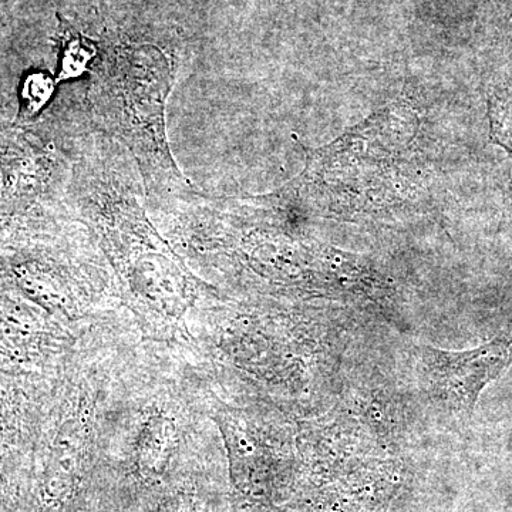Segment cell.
I'll return each instance as SVG.
<instances>
[{
  "instance_id": "obj_1",
  "label": "cell",
  "mask_w": 512,
  "mask_h": 512,
  "mask_svg": "<svg viewBox=\"0 0 512 512\" xmlns=\"http://www.w3.org/2000/svg\"><path fill=\"white\" fill-rule=\"evenodd\" d=\"M175 73L173 59L156 46H117L94 72L90 99L104 133L136 158L147 191L185 202L197 192L178 171L165 133Z\"/></svg>"
},
{
  "instance_id": "obj_2",
  "label": "cell",
  "mask_w": 512,
  "mask_h": 512,
  "mask_svg": "<svg viewBox=\"0 0 512 512\" xmlns=\"http://www.w3.org/2000/svg\"><path fill=\"white\" fill-rule=\"evenodd\" d=\"M421 359L437 399L451 412L470 417L485 387L512 365V320L503 332L476 349L423 348Z\"/></svg>"
},
{
  "instance_id": "obj_3",
  "label": "cell",
  "mask_w": 512,
  "mask_h": 512,
  "mask_svg": "<svg viewBox=\"0 0 512 512\" xmlns=\"http://www.w3.org/2000/svg\"><path fill=\"white\" fill-rule=\"evenodd\" d=\"M175 436L177 431L173 420L161 414L150 417L144 424L138 441V460L141 467L146 471L163 470L173 450Z\"/></svg>"
},
{
  "instance_id": "obj_4",
  "label": "cell",
  "mask_w": 512,
  "mask_h": 512,
  "mask_svg": "<svg viewBox=\"0 0 512 512\" xmlns=\"http://www.w3.org/2000/svg\"><path fill=\"white\" fill-rule=\"evenodd\" d=\"M97 49L89 40L73 32L64 33L63 49L60 53L59 72L56 82L73 80L89 70L90 64L96 59Z\"/></svg>"
},
{
  "instance_id": "obj_5",
  "label": "cell",
  "mask_w": 512,
  "mask_h": 512,
  "mask_svg": "<svg viewBox=\"0 0 512 512\" xmlns=\"http://www.w3.org/2000/svg\"><path fill=\"white\" fill-rule=\"evenodd\" d=\"M56 79L45 72H32L23 79L20 86V103H22V114L25 117L36 116L40 113L56 90Z\"/></svg>"
},
{
  "instance_id": "obj_6",
  "label": "cell",
  "mask_w": 512,
  "mask_h": 512,
  "mask_svg": "<svg viewBox=\"0 0 512 512\" xmlns=\"http://www.w3.org/2000/svg\"><path fill=\"white\" fill-rule=\"evenodd\" d=\"M491 141L500 144L512 156V93L498 90L488 97Z\"/></svg>"
}]
</instances>
